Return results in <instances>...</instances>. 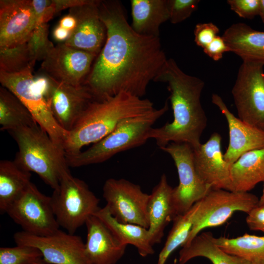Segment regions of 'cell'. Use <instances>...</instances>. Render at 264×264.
Returning a JSON list of instances; mask_svg holds the SVG:
<instances>
[{
    "instance_id": "9",
    "label": "cell",
    "mask_w": 264,
    "mask_h": 264,
    "mask_svg": "<svg viewBox=\"0 0 264 264\" xmlns=\"http://www.w3.org/2000/svg\"><path fill=\"white\" fill-rule=\"evenodd\" d=\"M264 63L244 60L232 89L238 118L264 130Z\"/></svg>"
},
{
    "instance_id": "37",
    "label": "cell",
    "mask_w": 264,
    "mask_h": 264,
    "mask_svg": "<svg viewBox=\"0 0 264 264\" xmlns=\"http://www.w3.org/2000/svg\"><path fill=\"white\" fill-rule=\"evenodd\" d=\"M227 2L241 18L251 19L259 15L260 0H228Z\"/></svg>"
},
{
    "instance_id": "13",
    "label": "cell",
    "mask_w": 264,
    "mask_h": 264,
    "mask_svg": "<svg viewBox=\"0 0 264 264\" xmlns=\"http://www.w3.org/2000/svg\"><path fill=\"white\" fill-rule=\"evenodd\" d=\"M16 244L38 249L43 261L48 264H91L88 258L85 242L74 234L58 229L47 236H38L23 231L14 234Z\"/></svg>"
},
{
    "instance_id": "21",
    "label": "cell",
    "mask_w": 264,
    "mask_h": 264,
    "mask_svg": "<svg viewBox=\"0 0 264 264\" xmlns=\"http://www.w3.org/2000/svg\"><path fill=\"white\" fill-rule=\"evenodd\" d=\"M173 188L168 183L163 174L158 183L149 195L147 214L149 222L148 230L152 243H160L166 226L176 216L173 200Z\"/></svg>"
},
{
    "instance_id": "36",
    "label": "cell",
    "mask_w": 264,
    "mask_h": 264,
    "mask_svg": "<svg viewBox=\"0 0 264 264\" xmlns=\"http://www.w3.org/2000/svg\"><path fill=\"white\" fill-rule=\"evenodd\" d=\"M220 29L212 22L198 23L194 29V41L203 49L210 44L218 36Z\"/></svg>"
},
{
    "instance_id": "27",
    "label": "cell",
    "mask_w": 264,
    "mask_h": 264,
    "mask_svg": "<svg viewBox=\"0 0 264 264\" xmlns=\"http://www.w3.org/2000/svg\"><path fill=\"white\" fill-rule=\"evenodd\" d=\"M31 174L14 160L0 161V212H6L9 206L28 187Z\"/></svg>"
},
{
    "instance_id": "4",
    "label": "cell",
    "mask_w": 264,
    "mask_h": 264,
    "mask_svg": "<svg viewBox=\"0 0 264 264\" xmlns=\"http://www.w3.org/2000/svg\"><path fill=\"white\" fill-rule=\"evenodd\" d=\"M19 148L14 161L37 174L55 190L62 176L70 172L63 147L56 143L38 124L9 131Z\"/></svg>"
},
{
    "instance_id": "23",
    "label": "cell",
    "mask_w": 264,
    "mask_h": 264,
    "mask_svg": "<svg viewBox=\"0 0 264 264\" xmlns=\"http://www.w3.org/2000/svg\"><path fill=\"white\" fill-rule=\"evenodd\" d=\"M130 3L133 30L159 37L160 25L169 20L167 0H131Z\"/></svg>"
},
{
    "instance_id": "7",
    "label": "cell",
    "mask_w": 264,
    "mask_h": 264,
    "mask_svg": "<svg viewBox=\"0 0 264 264\" xmlns=\"http://www.w3.org/2000/svg\"><path fill=\"white\" fill-rule=\"evenodd\" d=\"M259 200L248 192L210 189L199 200L193 226L182 246L189 244L202 230L224 224L235 212L248 213L258 205Z\"/></svg>"
},
{
    "instance_id": "25",
    "label": "cell",
    "mask_w": 264,
    "mask_h": 264,
    "mask_svg": "<svg viewBox=\"0 0 264 264\" xmlns=\"http://www.w3.org/2000/svg\"><path fill=\"white\" fill-rule=\"evenodd\" d=\"M211 232L198 234L187 245L182 247L179 252L178 264H185L198 257H204L213 264H251L245 260L228 254L214 242Z\"/></svg>"
},
{
    "instance_id": "22",
    "label": "cell",
    "mask_w": 264,
    "mask_h": 264,
    "mask_svg": "<svg viewBox=\"0 0 264 264\" xmlns=\"http://www.w3.org/2000/svg\"><path fill=\"white\" fill-rule=\"evenodd\" d=\"M230 51L242 61L253 60L264 63V31L252 28L247 24H232L221 36Z\"/></svg>"
},
{
    "instance_id": "34",
    "label": "cell",
    "mask_w": 264,
    "mask_h": 264,
    "mask_svg": "<svg viewBox=\"0 0 264 264\" xmlns=\"http://www.w3.org/2000/svg\"><path fill=\"white\" fill-rule=\"evenodd\" d=\"M199 0H167L169 21L172 23L181 22L198 8Z\"/></svg>"
},
{
    "instance_id": "41",
    "label": "cell",
    "mask_w": 264,
    "mask_h": 264,
    "mask_svg": "<svg viewBox=\"0 0 264 264\" xmlns=\"http://www.w3.org/2000/svg\"><path fill=\"white\" fill-rule=\"evenodd\" d=\"M89 0H53L56 14L63 10L78 6L88 2Z\"/></svg>"
},
{
    "instance_id": "40",
    "label": "cell",
    "mask_w": 264,
    "mask_h": 264,
    "mask_svg": "<svg viewBox=\"0 0 264 264\" xmlns=\"http://www.w3.org/2000/svg\"><path fill=\"white\" fill-rule=\"evenodd\" d=\"M246 223L250 229L264 233V205H257L248 213Z\"/></svg>"
},
{
    "instance_id": "5",
    "label": "cell",
    "mask_w": 264,
    "mask_h": 264,
    "mask_svg": "<svg viewBox=\"0 0 264 264\" xmlns=\"http://www.w3.org/2000/svg\"><path fill=\"white\" fill-rule=\"evenodd\" d=\"M168 109L167 100L160 109L123 119L110 133L87 150L66 155L68 166L79 167L102 163L118 153L144 144L149 139L148 133L154 124Z\"/></svg>"
},
{
    "instance_id": "42",
    "label": "cell",
    "mask_w": 264,
    "mask_h": 264,
    "mask_svg": "<svg viewBox=\"0 0 264 264\" xmlns=\"http://www.w3.org/2000/svg\"><path fill=\"white\" fill-rule=\"evenodd\" d=\"M264 23V0H260L259 15Z\"/></svg>"
},
{
    "instance_id": "19",
    "label": "cell",
    "mask_w": 264,
    "mask_h": 264,
    "mask_svg": "<svg viewBox=\"0 0 264 264\" xmlns=\"http://www.w3.org/2000/svg\"><path fill=\"white\" fill-rule=\"evenodd\" d=\"M211 99L224 115L228 126L229 144L223 154L226 162L232 164L244 153L264 148V130L249 125L235 116L218 94H213Z\"/></svg>"
},
{
    "instance_id": "38",
    "label": "cell",
    "mask_w": 264,
    "mask_h": 264,
    "mask_svg": "<svg viewBox=\"0 0 264 264\" xmlns=\"http://www.w3.org/2000/svg\"><path fill=\"white\" fill-rule=\"evenodd\" d=\"M37 25L47 23L56 14L53 0H32Z\"/></svg>"
},
{
    "instance_id": "29",
    "label": "cell",
    "mask_w": 264,
    "mask_h": 264,
    "mask_svg": "<svg viewBox=\"0 0 264 264\" xmlns=\"http://www.w3.org/2000/svg\"><path fill=\"white\" fill-rule=\"evenodd\" d=\"M38 124L20 100L6 88H0V130L8 132Z\"/></svg>"
},
{
    "instance_id": "14",
    "label": "cell",
    "mask_w": 264,
    "mask_h": 264,
    "mask_svg": "<svg viewBox=\"0 0 264 264\" xmlns=\"http://www.w3.org/2000/svg\"><path fill=\"white\" fill-rule=\"evenodd\" d=\"M97 55L65 44H58L41 64V70L57 82L79 86L83 85Z\"/></svg>"
},
{
    "instance_id": "28",
    "label": "cell",
    "mask_w": 264,
    "mask_h": 264,
    "mask_svg": "<svg viewBox=\"0 0 264 264\" xmlns=\"http://www.w3.org/2000/svg\"><path fill=\"white\" fill-rule=\"evenodd\" d=\"M214 243L224 252L241 258L251 264H264V236L245 233L233 238H213Z\"/></svg>"
},
{
    "instance_id": "39",
    "label": "cell",
    "mask_w": 264,
    "mask_h": 264,
    "mask_svg": "<svg viewBox=\"0 0 264 264\" xmlns=\"http://www.w3.org/2000/svg\"><path fill=\"white\" fill-rule=\"evenodd\" d=\"M203 50L205 54L215 61L220 60L225 52H230L224 39L219 35Z\"/></svg>"
},
{
    "instance_id": "44",
    "label": "cell",
    "mask_w": 264,
    "mask_h": 264,
    "mask_svg": "<svg viewBox=\"0 0 264 264\" xmlns=\"http://www.w3.org/2000/svg\"><path fill=\"white\" fill-rule=\"evenodd\" d=\"M31 264H48L45 262H44L43 260H41L40 261H37V262H34V263H33Z\"/></svg>"
},
{
    "instance_id": "10",
    "label": "cell",
    "mask_w": 264,
    "mask_h": 264,
    "mask_svg": "<svg viewBox=\"0 0 264 264\" xmlns=\"http://www.w3.org/2000/svg\"><path fill=\"white\" fill-rule=\"evenodd\" d=\"M5 213L22 231L30 234L47 236L59 229L50 197L41 192L32 182L9 206Z\"/></svg>"
},
{
    "instance_id": "12",
    "label": "cell",
    "mask_w": 264,
    "mask_h": 264,
    "mask_svg": "<svg viewBox=\"0 0 264 264\" xmlns=\"http://www.w3.org/2000/svg\"><path fill=\"white\" fill-rule=\"evenodd\" d=\"M103 197L105 206L117 221L148 228L149 195L143 192L140 186L124 178H109L103 187Z\"/></svg>"
},
{
    "instance_id": "6",
    "label": "cell",
    "mask_w": 264,
    "mask_h": 264,
    "mask_svg": "<svg viewBox=\"0 0 264 264\" xmlns=\"http://www.w3.org/2000/svg\"><path fill=\"white\" fill-rule=\"evenodd\" d=\"M50 198L59 226L70 234H74L100 208L99 198L87 183L72 176L70 172L62 176Z\"/></svg>"
},
{
    "instance_id": "1",
    "label": "cell",
    "mask_w": 264,
    "mask_h": 264,
    "mask_svg": "<svg viewBox=\"0 0 264 264\" xmlns=\"http://www.w3.org/2000/svg\"><path fill=\"white\" fill-rule=\"evenodd\" d=\"M98 8L107 37L84 84L97 100L122 92L142 98L167 60L160 38L135 32L119 0H99Z\"/></svg>"
},
{
    "instance_id": "20",
    "label": "cell",
    "mask_w": 264,
    "mask_h": 264,
    "mask_svg": "<svg viewBox=\"0 0 264 264\" xmlns=\"http://www.w3.org/2000/svg\"><path fill=\"white\" fill-rule=\"evenodd\" d=\"M85 224V251L91 264H116L124 256L127 245L96 216L89 217Z\"/></svg>"
},
{
    "instance_id": "32",
    "label": "cell",
    "mask_w": 264,
    "mask_h": 264,
    "mask_svg": "<svg viewBox=\"0 0 264 264\" xmlns=\"http://www.w3.org/2000/svg\"><path fill=\"white\" fill-rule=\"evenodd\" d=\"M43 259L41 252L26 245L0 248V264H31Z\"/></svg>"
},
{
    "instance_id": "2",
    "label": "cell",
    "mask_w": 264,
    "mask_h": 264,
    "mask_svg": "<svg viewBox=\"0 0 264 264\" xmlns=\"http://www.w3.org/2000/svg\"><path fill=\"white\" fill-rule=\"evenodd\" d=\"M154 81L168 84L174 119L160 127L152 128L149 139H154L160 149L170 143L197 147L207 124L200 101L204 81L185 73L172 58L167 60Z\"/></svg>"
},
{
    "instance_id": "30",
    "label": "cell",
    "mask_w": 264,
    "mask_h": 264,
    "mask_svg": "<svg viewBox=\"0 0 264 264\" xmlns=\"http://www.w3.org/2000/svg\"><path fill=\"white\" fill-rule=\"evenodd\" d=\"M199 205L198 201L186 213L177 215L174 219L173 226L159 254L157 264H165L170 255L184 244L191 230Z\"/></svg>"
},
{
    "instance_id": "26",
    "label": "cell",
    "mask_w": 264,
    "mask_h": 264,
    "mask_svg": "<svg viewBox=\"0 0 264 264\" xmlns=\"http://www.w3.org/2000/svg\"><path fill=\"white\" fill-rule=\"evenodd\" d=\"M94 215L100 219L123 244L135 247L141 256L145 257L154 253L148 228L117 221L106 206L100 208Z\"/></svg>"
},
{
    "instance_id": "18",
    "label": "cell",
    "mask_w": 264,
    "mask_h": 264,
    "mask_svg": "<svg viewBox=\"0 0 264 264\" xmlns=\"http://www.w3.org/2000/svg\"><path fill=\"white\" fill-rule=\"evenodd\" d=\"M99 0H89L86 4L69 9L77 20L73 34L65 44L98 55L105 43L107 29L100 18Z\"/></svg>"
},
{
    "instance_id": "17",
    "label": "cell",
    "mask_w": 264,
    "mask_h": 264,
    "mask_svg": "<svg viewBox=\"0 0 264 264\" xmlns=\"http://www.w3.org/2000/svg\"><path fill=\"white\" fill-rule=\"evenodd\" d=\"M221 137L212 133L204 143L193 148L196 171L202 181L210 188L233 191L230 178L231 165L221 150Z\"/></svg>"
},
{
    "instance_id": "35",
    "label": "cell",
    "mask_w": 264,
    "mask_h": 264,
    "mask_svg": "<svg viewBox=\"0 0 264 264\" xmlns=\"http://www.w3.org/2000/svg\"><path fill=\"white\" fill-rule=\"evenodd\" d=\"M77 24V20L73 13L69 10L66 15L62 17L54 27L52 36L58 44H65L73 34Z\"/></svg>"
},
{
    "instance_id": "43",
    "label": "cell",
    "mask_w": 264,
    "mask_h": 264,
    "mask_svg": "<svg viewBox=\"0 0 264 264\" xmlns=\"http://www.w3.org/2000/svg\"><path fill=\"white\" fill-rule=\"evenodd\" d=\"M264 182V188L263 191V194L261 196L258 202V205H264V180L263 181Z\"/></svg>"
},
{
    "instance_id": "31",
    "label": "cell",
    "mask_w": 264,
    "mask_h": 264,
    "mask_svg": "<svg viewBox=\"0 0 264 264\" xmlns=\"http://www.w3.org/2000/svg\"><path fill=\"white\" fill-rule=\"evenodd\" d=\"M33 65L26 43L15 46L0 47V71L14 74L28 69Z\"/></svg>"
},
{
    "instance_id": "16",
    "label": "cell",
    "mask_w": 264,
    "mask_h": 264,
    "mask_svg": "<svg viewBox=\"0 0 264 264\" xmlns=\"http://www.w3.org/2000/svg\"><path fill=\"white\" fill-rule=\"evenodd\" d=\"M37 24L31 0H0V47L26 43Z\"/></svg>"
},
{
    "instance_id": "3",
    "label": "cell",
    "mask_w": 264,
    "mask_h": 264,
    "mask_svg": "<svg viewBox=\"0 0 264 264\" xmlns=\"http://www.w3.org/2000/svg\"><path fill=\"white\" fill-rule=\"evenodd\" d=\"M154 109L150 100L124 92L93 100L68 132L63 145L66 155L77 154L84 146L99 141L123 119L146 114Z\"/></svg>"
},
{
    "instance_id": "15",
    "label": "cell",
    "mask_w": 264,
    "mask_h": 264,
    "mask_svg": "<svg viewBox=\"0 0 264 264\" xmlns=\"http://www.w3.org/2000/svg\"><path fill=\"white\" fill-rule=\"evenodd\" d=\"M49 77L51 83L47 101L57 122L69 132L89 104L96 99L89 88L84 84L74 86Z\"/></svg>"
},
{
    "instance_id": "33",
    "label": "cell",
    "mask_w": 264,
    "mask_h": 264,
    "mask_svg": "<svg viewBox=\"0 0 264 264\" xmlns=\"http://www.w3.org/2000/svg\"><path fill=\"white\" fill-rule=\"evenodd\" d=\"M48 25H37L26 42L32 62L34 65L37 61H43L48 52L54 47L48 38Z\"/></svg>"
},
{
    "instance_id": "11",
    "label": "cell",
    "mask_w": 264,
    "mask_h": 264,
    "mask_svg": "<svg viewBox=\"0 0 264 264\" xmlns=\"http://www.w3.org/2000/svg\"><path fill=\"white\" fill-rule=\"evenodd\" d=\"M173 159L178 185L173 188V200L177 215L184 214L201 200L211 188L198 176L194 164L193 147L186 143H170L160 148Z\"/></svg>"
},
{
    "instance_id": "45",
    "label": "cell",
    "mask_w": 264,
    "mask_h": 264,
    "mask_svg": "<svg viewBox=\"0 0 264 264\" xmlns=\"http://www.w3.org/2000/svg\"><path fill=\"white\" fill-rule=\"evenodd\" d=\"M174 264H178L177 259L176 258L175 259L174 261Z\"/></svg>"
},
{
    "instance_id": "24",
    "label": "cell",
    "mask_w": 264,
    "mask_h": 264,
    "mask_svg": "<svg viewBox=\"0 0 264 264\" xmlns=\"http://www.w3.org/2000/svg\"><path fill=\"white\" fill-rule=\"evenodd\" d=\"M233 191L248 192L264 180V148L246 152L230 168Z\"/></svg>"
},
{
    "instance_id": "8",
    "label": "cell",
    "mask_w": 264,
    "mask_h": 264,
    "mask_svg": "<svg viewBox=\"0 0 264 264\" xmlns=\"http://www.w3.org/2000/svg\"><path fill=\"white\" fill-rule=\"evenodd\" d=\"M32 71L29 68L14 74L0 71V82L20 100L51 139L63 147L68 132L55 119L46 99L33 81Z\"/></svg>"
}]
</instances>
